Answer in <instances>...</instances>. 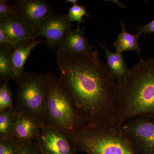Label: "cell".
<instances>
[{
  "label": "cell",
  "instance_id": "7402d4cb",
  "mask_svg": "<svg viewBox=\"0 0 154 154\" xmlns=\"http://www.w3.org/2000/svg\"><path fill=\"white\" fill-rule=\"evenodd\" d=\"M18 154H42L36 142L19 143Z\"/></svg>",
  "mask_w": 154,
  "mask_h": 154
},
{
  "label": "cell",
  "instance_id": "d6986e66",
  "mask_svg": "<svg viewBox=\"0 0 154 154\" xmlns=\"http://www.w3.org/2000/svg\"><path fill=\"white\" fill-rule=\"evenodd\" d=\"M68 14L67 15L69 20L71 22H76L78 24V26H80L82 23L85 22L83 19L84 16L89 17V14L86 11V8L84 6L79 5H73L68 9Z\"/></svg>",
  "mask_w": 154,
  "mask_h": 154
},
{
  "label": "cell",
  "instance_id": "5bb4252c",
  "mask_svg": "<svg viewBox=\"0 0 154 154\" xmlns=\"http://www.w3.org/2000/svg\"><path fill=\"white\" fill-rule=\"evenodd\" d=\"M99 46L103 48L106 54V64L110 72L117 80V83L121 82L129 72L130 70L127 66L122 53L110 51L102 42L99 43Z\"/></svg>",
  "mask_w": 154,
  "mask_h": 154
},
{
  "label": "cell",
  "instance_id": "6da1fadb",
  "mask_svg": "<svg viewBox=\"0 0 154 154\" xmlns=\"http://www.w3.org/2000/svg\"><path fill=\"white\" fill-rule=\"evenodd\" d=\"M55 53L59 78L82 123L90 126L116 125L117 83L98 50L79 54L60 48Z\"/></svg>",
  "mask_w": 154,
  "mask_h": 154
},
{
  "label": "cell",
  "instance_id": "ac0fdd59",
  "mask_svg": "<svg viewBox=\"0 0 154 154\" xmlns=\"http://www.w3.org/2000/svg\"><path fill=\"white\" fill-rule=\"evenodd\" d=\"M13 102V94L9 81H3L0 88V112L7 108L14 109Z\"/></svg>",
  "mask_w": 154,
  "mask_h": 154
},
{
  "label": "cell",
  "instance_id": "9c48e42d",
  "mask_svg": "<svg viewBox=\"0 0 154 154\" xmlns=\"http://www.w3.org/2000/svg\"><path fill=\"white\" fill-rule=\"evenodd\" d=\"M14 6L19 17L33 32L56 13L53 7L44 0H17Z\"/></svg>",
  "mask_w": 154,
  "mask_h": 154
},
{
  "label": "cell",
  "instance_id": "9a60e30c",
  "mask_svg": "<svg viewBox=\"0 0 154 154\" xmlns=\"http://www.w3.org/2000/svg\"><path fill=\"white\" fill-rule=\"evenodd\" d=\"M120 26L121 32L118 34V36L113 43V46L115 48L116 51L122 53L124 51H133L140 55V53L141 48L139 43V40L141 34L137 33L135 35H133L128 33L125 29L124 22H122Z\"/></svg>",
  "mask_w": 154,
  "mask_h": 154
},
{
  "label": "cell",
  "instance_id": "ba28073f",
  "mask_svg": "<svg viewBox=\"0 0 154 154\" xmlns=\"http://www.w3.org/2000/svg\"><path fill=\"white\" fill-rule=\"evenodd\" d=\"M39 125L41 132L36 142L42 154H76V149L66 136L43 122Z\"/></svg>",
  "mask_w": 154,
  "mask_h": 154
},
{
  "label": "cell",
  "instance_id": "4fadbf2b",
  "mask_svg": "<svg viewBox=\"0 0 154 154\" xmlns=\"http://www.w3.org/2000/svg\"><path fill=\"white\" fill-rule=\"evenodd\" d=\"M85 31V27L81 28L80 26H78L76 29H70L66 35L61 48L75 53L91 52L94 48L98 46L89 44Z\"/></svg>",
  "mask_w": 154,
  "mask_h": 154
},
{
  "label": "cell",
  "instance_id": "cb8c5ba5",
  "mask_svg": "<svg viewBox=\"0 0 154 154\" xmlns=\"http://www.w3.org/2000/svg\"><path fill=\"white\" fill-rule=\"evenodd\" d=\"M78 0H66L65 1V3H71L73 5H77V3L78 2Z\"/></svg>",
  "mask_w": 154,
  "mask_h": 154
},
{
  "label": "cell",
  "instance_id": "44dd1931",
  "mask_svg": "<svg viewBox=\"0 0 154 154\" xmlns=\"http://www.w3.org/2000/svg\"><path fill=\"white\" fill-rule=\"evenodd\" d=\"M5 0L0 1V19L12 17H19L14 6H9Z\"/></svg>",
  "mask_w": 154,
  "mask_h": 154
},
{
  "label": "cell",
  "instance_id": "7c38bea8",
  "mask_svg": "<svg viewBox=\"0 0 154 154\" xmlns=\"http://www.w3.org/2000/svg\"><path fill=\"white\" fill-rule=\"evenodd\" d=\"M42 42H45V40L30 39L22 42L14 48L12 56V80L17 84L25 73L24 66L28 57L33 50Z\"/></svg>",
  "mask_w": 154,
  "mask_h": 154
},
{
  "label": "cell",
  "instance_id": "603a6c76",
  "mask_svg": "<svg viewBox=\"0 0 154 154\" xmlns=\"http://www.w3.org/2000/svg\"><path fill=\"white\" fill-rule=\"evenodd\" d=\"M136 30H137L138 33L145 35L154 33V19L143 26H136Z\"/></svg>",
  "mask_w": 154,
  "mask_h": 154
},
{
  "label": "cell",
  "instance_id": "2e32d148",
  "mask_svg": "<svg viewBox=\"0 0 154 154\" xmlns=\"http://www.w3.org/2000/svg\"><path fill=\"white\" fill-rule=\"evenodd\" d=\"M14 48L10 44L0 45V78L2 82L13 80L12 56Z\"/></svg>",
  "mask_w": 154,
  "mask_h": 154
},
{
  "label": "cell",
  "instance_id": "7a4b0ae2",
  "mask_svg": "<svg viewBox=\"0 0 154 154\" xmlns=\"http://www.w3.org/2000/svg\"><path fill=\"white\" fill-rule=\"evenodd\" d=\"M116 125L136 116L154 119V57L141 60L117 83Z\"/></svg>",
  "mask_w": 154,
  "mask_h": 154
},
{
  "label": "cell",
  "instance_id": "5b68a950",
  "mask_svg": "<svg viewBox=\"0 0 154 154\" xmlns=\"http://www.w3.org/2000/svg\"><path fill=\"white\" fill-rule=\"evenodd\" d=\"M16 90V111L26 113L38 123L43 122L45 73L25 72Z\"/></svg>",
  "mask_w": 154,
  "mask_h": 154
},
{
  "label": "cell",
  "instance_id": "277c9868",
  "mask_svg": "<svg viewBox=\"0 0 154 154\" xmlns=\"http://www.w3.org/2000/svg\"><path fill=\"white\" fill-rule=\"evenodd\" d=\"M43 122L68 138L76 127L83 124L68 91L53 72L45 73Z\"/></svg>",
  "mask_w": 154,
  "mask_h": 154
},
{
  "label": "cell",
  "instance_id": "3957f363",
  "mask_svg": "<svg viewBox=\"0 0 154 154\" xmlns=\"http://www.w3.org/2000/svg\"><path fill=\"white\" fill-rule=\"evenodd\" d=\"M69 139L78 151L87 154H137L132 140L116 125H79Z\"/></svg>",
  "mask_w": 154,
  "mask_h": 154
},
{
  "label": "cell",
  "instance_id": "8992f818",
  "mask_svg": "<svg viewBox=\"0 0 154 154\" xmlns=\"http://www.w3.org/2000/svg\"><path fill=\"white\" fill-rule=\"evenodd\" d=\"M132 140L137 154H154V119L139 116L121 125Z\"/></svg>",
  "mask_w": 154,
  "mask_h": 154
},
{
  "label": "cell",
  "instance_id": "e0dca14e",
  "mask_svg": "<svg viewBox=\"0 0 154 154\" xmlns=\"http://www.w3.org/2000/svg\"><path fill=\"white\" fill-rule=\"evenodd\" d=\"M16 114L15 108H7L0 112V139L12 138Z\"/></svg>",
  "mask_w": 154,
  "mask_h": 154
},
{
  "label": "cell",
  "instance_id": "30bf717a",
  "mask_svg": "<svg viewBox=\"0 0 154 154\" xmlns=\"http://www.w3.org/2000/svg\"><path fill=\"white\" fill-rule=\"evenodd\" d=\"M40 132V125L38 122L26 113L16 111L12 137L16 141L23 143L36 141Z\"/></svg>",
  "mask_w": 154,
  "mask_h": 154
},
{
  "label": "cell",
  "instance_id": "8fae6325",
  "mask_svg": "<svg viewBox=\"0 0 154 154\" xmlns=\"http://www.w3.org/2000/svg\"><path fill=\"white\" fill-rule=\"evenodd\" d=\"M0 29L5 33L8 44L14 48L24 42L32 39L33 31L19 17L0 19Z\"/></svg>",
  "mask_w": 154,
  "mask_h": 154
},
{
  "label": "cell",
  "instance_id": "52a82bcc",
  "mask_svg": "<svg viewBox=\"0 0 154 154\" xmlns=\"http://www.w3.org/2000/svg\"><path fill=\"white\" fill-rule=\"evenodd\" d=\"M72 22L67 15L55 13L45 19L34 30L32 39L38 36L45 37V45L49 49L56 50L61 48L66 33L72 28Z\"/></svg>",
  "mask_w": 154,
  "mask_h": 154
},
{
  "label": "cell",
  "instance_id": "ffe728a7",
  "mask_svg": "<svg viewBox=\"0 0 154 154\" xmlns=\"http://www.w3.org/2000/svg\"><path fill=\"white\" fill-rule=\"evenodd\" d=\"M19 145L13 138L0 139V154H18Z\"/></svg>",
  "mask_w": 154,
  "mask_h": 154
}]
</instances>
